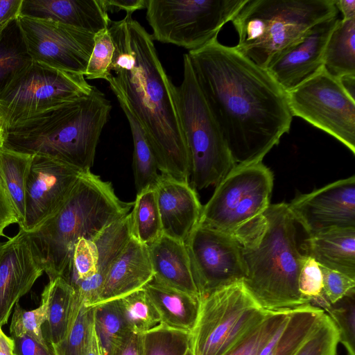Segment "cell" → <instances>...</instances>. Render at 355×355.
<instances>
[{
	"label": "cell",
	"instance_id": "cell-23",
	"mask_svg": "<svg viewBox=\"0 0 355 355\" xmlns=\"http://www.w3.org/2000/svg\"><path fill=\"white\" fill-rule=\"evenodd\" d=\"M148 248L155 280L200 299L185 243L162 234Z\"/></svg>",
	"mask_w": 355,
	"mask_h": 355
},
{
	"label": "cell",
	"instance_id": "cell-46",
	"mask_svg": "<svg viewBox=\"0 0 355 355\" xmlns=\"http://www.w3.org/2000/svg\"><path fill=\"white\" fill-rule=\"evenodd\" d=\"M15 355H53L51 347L46 348L28 335L12 338Z\"/></svg>",
	"mask_w": 355,
	"mask_h": 355
},
{
	"label": "cell",
	"instance_id": "cell-37",
	"mask_svg": "<svg viewBox=\"0 0 355 355\" xmlns=\"http://www.w3.org/2000/svg\"><path fill=\"white\" fill-rule=\"evenodd\" d=\"M335 324L347 355H355V290L324 309Z\"/></svg>",
	"mask_w": 355,
	"mask_h": 355
},
{
	"label": "cell",
	"instance_id": "cell-48",
	"mask_svg": "<svg viewBox=\"0 0 355 355\" xmlns=\"http://www.w3.org/2000/svg\"><path fill=\"white\" fill-rule=\"evenodd\" d=\"M143 334L131 332L116 347L113 355H142Z\"/></svg>",
	"mask_w": 355,
	"mask_h": 355
},
{
	"label": "cell",
	"instance_id": "cell-39",
	"mask_svg": "<svg viewBox=\"0 0 355 355\" xmlns=\"http://www.w3.org/2000/svg\"><path fill=\"white\" fill-rule=\"evenodd\" d=\"M95 328L115 342L121 343L130 331L117 300L105 302L92 307Z\"/></svg>",
	"mask_w": 355,
	"mask_h": 355
},
{
	"label": "cell",
	"instance_id": "cell-55",
	"mask_svg": "<svg viewBox=\"0 0 355 355\" xmlns=\"http://www.w3.org/2000/svg\"><path fill=\"white\" fill-rule=\"evenodd\" d=\"M186 355H193V353H192V351L191 349L188 351V352L187 353Z\"/></svg>",
	"mask_w": 355,
	"mask_h": 355
},
{
	"label": "cell",
	"instance_id": "cell-21",
	"mask_svg": "<svg viewBox=\"0 0 355 355\" xmlns=\"http://www.w3.org/2000/svg\"><path fill=\"white\" fill-rule=\"evenodd\" d=\"M20 15L51 19L94 35L112 21L101 0H23Z\"/></svg>",
	"mask_w": 355,
	"mask_h": 355
},
{
	"label": "cell",
	"instance_id": "cell-28",
	"mask_svg": "<svg viewBox=\"0 0 355 355\" xmlns=\"http://www.w3.org/2000/svg\"><path fill=\"white\" fill-rule=\"evenodd\" d=\"M33 157L0 144V178L13 205L19 228L25 221L26 187Z\"/></svg>",
	"mask_w": 355,
	"mask_h": 355
},
{
	"label": "cell",
	"instance_id": "cell-44",
	"mask_svg": "<svg viewBox=\"0 0 355 355\" xmlns=\"http://www.w3.org/2000/svg\"><path fill=\"white\" fill-rule=\"evenodd\" d=\"M320 268L323 278L322 297L329 305L336 303L355 290V279L338 271L322 266Z\"/></svg>",
	"mask_w": 355,
	"mask_h": 355
},
{
	"label": "cell",
	"instance_id": "cell-51",
	"mask_svg": "<svg viewBox=\"0 0 355 355\" xmlns=\"http://www.w3.org/2000/svg\"><path fill=\"white\" fill-rule=\"evenodd\" d=\"M336 7L343 15V19H355V1L338 0L335 2Z\"/></svg>",
	"mask_w": 355,
	"mask_h": 355
},
{
	"label": "cell",
	"instance_id": "cell-16",
	"mask_svg": "<svg viewBox=\"0 0 355 355\" xmlns=\"http://www.w3.org/2000/svg\"><path fill=\"white\" fill-rule=\"evenodd\" d=\"M288 207L308 236L337 228H355V176L294 198Z\"/></svg>",
	"mask_w": 355,
	"mask_h": 355
},
{
	"label": "cell",
	"instance_id": "cell-33",
	"mask_svg": "<svg viewBox=\"0 0 355 355\" xmlns=\"http://www.w3.org/2000/svg\"><path fill=\"white\" fill-rule=\"evenodd\" d=\"M130 331L144 334L163 325L154 304L142 288L117 299Z\"/></svg>",
	"mask_w": 355,
	"mask_h": 355
},
{
	"label": "cell",
	"instance_id": "cell-36",
	"mask_svg": "<svg viewBox=\"0 0 355 355\" xmlns=\"http://www.w3.org/2000/svg\"><path fill=\"white\" fill-rule=\"evenodd\" d=\"M89 309L83 304L75 290L66 336L62 343L58 345L63 355H85Z\"/></svg>",
	"mask_w": 355,
	"mask_h": 355
},
{
	"label": "cell",
	"instance_id": "cell-26",
	"mask_svg": "<svg viewBox=\"0 0 355 355\" xmlns=\"http://www.w3.org/2000/svg\"><path fill=\"white\" fill-rule=\"evenodd\" d=\"M324 313L311 304L292 309L259 355H295L318 327Z\"/></svg>",
	"mask_w": 355,
	"mask_h": 355
},
{
	"label": "cell",
	"instance_id": "cell-12",
	"mask_svg": "<svg viewBox=\"0 0 355 355\" xmlns=\"http://www.w3.org/2000/svg\"><path fill=\"white\" fill-rule=\"evenodd\" d=\"M293 116L331 135L355 154V98L323 69L287 92Z\"/></svg>",
	"mask_w": 355,
	"mask_h": 355
},
{
	"label": "cell",
	"instance_id": "cell-57",
	"mask_svg": "<svg viewBox=\"0 0 355 355\" xmlns=\"http://www.w3.org/2000/svg\"><path fill=\"white\" fill-rule=\"evenodd\" d=\"M0 245H1V243H0Z\"/></svg>",
	"mask_w": 355,
	"mask_h": 355
},
{
	"label": "cell",
	"instance_id": "cell-42",
	"mask_svg": "<svg viewBox=\"0 0 355 355\" xmlns=\"http://www.w3.org/2000/svg\"><path fill=\"white\" fill-rule=\"evenodd\" d=\"M98 255L93 240L78 239L74 245L70 274L67 281L74 284L92 276L96 270Z\"/></svg>",
	"mask_w": 355,
	"mask_h": 355
},
{
	"label": "cell",
	"instance_id": "cell-8",
	"mask_svg": "<svg viewBox=\"0 0 355 355\" xmlns=\"http://www.w3.org/2000/svg\"><path fill=\"white\" fill-rule=\"evenodd\" d=\"M273 187L271 171L262 162L236 166L202 206L198 224L227 233L240 245L263 223Z\"/></svg>",
	"mask_w": 355,
	"mask_h": 355
},
{
	"label": "cell",
	"instance_id": "cell-40",
	"mask_svg": "<svg viewBox=\"0 0 355 355\" xmlns=\"http://www.w3.org/2000/svg\"><path fill=\"white\" fill-rule=\"evenodd\" d=\"M338 343V329L325 312L318 327L295 355H336Z\"/></svg>",
	"mask_w": 355,
	"mask_h": 355
},
{
	"label": "cell",
	"instance_id": "cell-3",
	"mask_svg": "<svg viewBox=\"0 0 355 355\" xmlns=\"http://www.w3.org/2000/svg\"><path fill=\"white\" fill-rule=\"evenodd\" d=\"M288 205L270 204L259 230L241 245L248 291L266 311L293 309L309 304L298 281L307 257Z\"/></svg>",
	"mask_w": 355,
	"mask_h": 355
},
{
	"label": "cell",
	"instance_id": "cell-18",
	"mask_svg": "<svg viewBox=\"0 0 355 355\" xmlns=\"http://www.w3.org/2000/svg\"><path fill=\"white\" fill-rule=\"evenodd\" d=\"M338 19L336 15L318 22L270 60L266 69L286 92L323 69L324 49Z\"/></svg>",
	"mask_w": 355,
	"mask_h": 355
},
{
	"label": "cell",
	"instance_id": "cell-5",
	"mask_svg": "<svg viewBox=\"0 0 355 355\" xmlns=\"http://www.w3.org/2000/svg\"><path fill=\"white\" fill-rule=\"evenodd\" d=\"M133 205L134 202L118 198L111 182L103 181L91 170L83 172L58 213L31 232L44 257V272L49 280L58 277L67 280L78 239L93 240L128 214Z\"/></svg>",
	"mask_w": 355,
	"mask_h": 355
},
{
	"label": "cell",
	"instance_id": "cell-24",
	"mask_svg": "<svg viewBox=\"0 0 355 355\" xmlns=\"http://www.w3.org/2000/svg\"><path fill=\"white\" fill-rule=\"evenodd\" d=\"M302 248L320 266L355 279V228L332 229L307 236Z\"/></svg>",
	"mask_w": 355,
	"mask_h": 355
},
{
	"label": "cell",
	"instance_id": "cell-34",
	"mask_svg": "<svg viewBox=\"0 0 355 355\" xmlns=\"http://www.w3.org/2000/svg\"><path fill=\"white\" fill-rule=\"evenodd\" d=\"M292 309L268 311L225 355H259L262 348L288 318Z\"/></svg>",
	"mask_w": 355,
	"mask_h": 355
},
{
	"label": "cell",
	"instance_id": "cell-4",
	"mask_svg": "<svg viewBox=\"0 0 355 355\" xmlns=\"http://www.w3.org/2000/svg\"><path fill=\"white\" fill-rule=\"evenodd\" d=\"M112 105L95 86L87 95L3 130L2 144L28 154L58 159L83 171L93 166Z\"/></svg>",
	"mask_w": 355,
	"mask_h": 355
},
{
	"label": "cell",
	"instance_id": "cell-17",
	"mask_svg": "<svg viewBox=\"0 0 355 355\" xmlns=\"http://www.w3.org/2000/svg\"><path fill=\"white\" fill-rule=\"evenodd\" d=\"M45 270L42 253L32 233L19 228L0 245V326Z\"/></svg>",
	"mask_w": 355,
	"mask_h": 355
},
{
	"label": "cell",
	"instance_id": "cell-15",
	"mask_svg": "<svg viewBox=\"0 0 355 355\" xmlns=\"http://www.w3.org/2000/svg\"><path fill=\"white\" fill-rule=\"evenodd\" d=\"M33 155L26 187L25 221L21 227L30 232L58 213L85 172L53 157Z\"/></svg>",
	"mask_w": 355,
	"mask_h": 355
},
{
	"label": "cell",
	"instance_id": "cell-11",
	"mask_svg": "<svg viewBox=\"0 0 355 355\" xmlns=\"http://www.w3.org/2000/svg\"><path fill=\"white\" fill-rule=\"evenodd\" d=\"M94 86L81 74L33 62L0 94L2 130L12 128L78 97Z\"/></svg>",
	"mask_w": 355,
	"mask_h": 355
},
{
	"label": "cell",
	"instance_id": "cell-19",
	"mask_svg": "<svg viewBox=\"0 0 355 355\" xmlns=\"http://www.w3.org/2000/svg\"><path fill=\"white\" fill-rule=\"evenodd\" d=\"M162 234L185 243L198 224L202 206L189 182L167 177L155 187Z\"/></svg>",
	"mask_w": 355,
	"mask_h": 355
},
{
	"label": "cell",
	"instance_id": "cell-54",
	"mask_svg": "<svg viewBox=\"0 0 355 355\" xmlns=\"http://www.w3.org/2000/svg\"><path fill=\"white\" fill-rule=\"evenodd\" d=\"M3 130L0 128V144L2 142Z\"/></svg>",
	"mask_w": 355,
	"mask_h": 355
},
{
	"label": "cell",
	"instance_id": "cell-7",
	"mask_svg": "<svg viewBox=\"0 0 355 355\" xmlns=\"http://www.w3.org/2000/svg\"><path fill=\"white\" fill-rule=\"evenodd\" d=\"M182 128L190 159L191 186L217 185L236 165L199 85L187 53L183 79L175 86Z\"/></svg>",
	"mask_w": 355,
	"mask_h": 355
},
{
	"label": "cell",
	"instance_id": "cell-32",
	"mask_svg": "<svg viewBox=\"0 0 355 355\" xmlns=\"http://www.w3.org/2000/svg\"><path fill=\"white\" fill-rule=\"evenodd\" d=\"M130 214L132 236L139 242L148 246L162 235L155 188L137 194Z\"/></svg>",
	"mask_w": 355,
	"mask_h": 355
},
{
	"label": "cell",
	"instance_id": "cell-22",
	"mask_svg": "<svg viewBox=\"0 0 355 355\" xmlns=\"http://www.w3.org/2000/svg\"><path fill=\"white\" fill-rule=\"evenodd\" d=\"M131 236L130 212L110 224L93 239L98 255L96 272L90 277L72 285L86 307H93L98 302L108 270Z\"/></svg>",
	"mask_w": 355,
	"mask_h": 355
},
{
	"label": "cell",
	"instance_id": "cell-2",
	"mask_svg": "<svg viewBox=\"0 0 355 355\" xmlns=\"http://www.w3.org/2000/svg\"><path fill=\"white\" fill-rule=\"evenodd\" d=\"M114 50L107 78L125 98L155 155L161 175L189 182L190 159L177 105L175 86L150 34L132 14L108 27Z\"/></svg>",
	"mask_w": 355,
	"mask_h": 355
},
{
	"label": "cell",
	"instance_id": "cell-38",
	"mask_svg": "<svg viewBox=\"0 0 355 355\" xmlns=\"http://www.w3.org/2000/svg\"><path fill=\"white\" fill-rule=\"evenodd\" d=\"M41 300L40 306L31 311L25 310L18 302L15 305L10 334L11 338L28 335L50 348L42 333V326L47 320V303L44 297H41Z\"/></svg>",
	"mask_w": 355,
	"mask_h": 355
},
{
	"label": "cell",
	"instance_id": "cell-35",
	"mask_svg": "<svg viewBox=\"0 0 355 355\" xmlns=\"http://www.w3.org/2000/svg\"><path fill=\"white\" fill-rule=\"evenodd\" d=\"M191 334L164 325L143 334L142 355H186Z\"/></svg>",
	"mask_w": 355,
	"mask_h": 355
},
{
	"label": "cell",
	"instance_id": "cell-52",
	"mask_svg": "<svg viewBox=\"0 0 355 355\" xmlns=\"http://www.w3.org/2000/svg\"><path fill=\"white\" fill-rule=\"evenodd\" d=\"M15 344L11 337H8L0 326V355H15Z\"/></svg>",
	"mask_w": 355,
	"mask_h": 355
},
{
	"label": "cell",
	"instance_id": "cell-50",
	"mask_svg": "<svg viewBox=\"0 0 355 355\" xmlns=\"http://www.w3.org/2000/svg\"><path fill=\"white\" fill-rule=\"evenodd\" d=\"M85 355H102L94 327L92 307L89 311V324Z\"/></svg>",
	"mask_w": 355,
	"mask_h": 355
},
{
	"label": "cell",
	"instance_id": "cell-10",
	"mask_svg": "<svg viewBox=\"0 0 355 355\" xmlns=\"http://www.w3.org/2000/svg\"><path fill=\"white\" fill-rule=\"evenodd\" d=\"M248 0H148L153 40L199 49L231 21Z\"/></svg>",
	"mask_w": 355,
	"mask_h": 355
},
{
	"label": "cell",
	"instance_id": "cell-6",
	"mask_svg": "<svg viewBox=\"0 0 355 355\" xmlns=\"http://www.w3.org/2000/svg\"><path fill=\"white\" fill-rule=\"evenodd\" d=\"M336 0H248L231 21L234 47L265 68L280 51L318 22L338 15Z\"/></svg>",
	"mask_w": 355,
	"mask_h": 355
},
{
	"label": "cell",
	"instance_id": "cell-31",
	"mask_svg": "<svg viewBox=\"0 0 355 355\" xmlns=\"http://www.w3.org/2000/svg\"><path fill=\"white\" fill-rule=\"evenodd\" d=\"M32 63L15 19L0 35V94Z\"/></svg>",
	"mask_w": 355,
	"mask_h": 355
},
{
	"label": "cell",
	"instance_id": "cell-27",
	"mask_svg": "<svg viewBox=\"0 0 355 355\" xmlns=\"http://www.w3.org/2000/svg\"><path fill=\"white\" fill-rule=\"evenodd\" d=\"M128 121L133 140L132 167L137 194L154 189L161 178L157 161L139 121L132 113L123 96L116 89H111Z\"/></svg>",
	"mask_w": 355,
	"mask_h": 355
},
{
	"label": "cell",
	"instance_id": "cell-25",
	"mask_svg": "<svg viewBox=\"0 0 355 355\" xmlns=\"http://www.w3.org/2000/svg\"><path fill=\"white\" fill-rule=\"evenodd\" d=\"M143 288L156 308L164 326L191 334L199 314V297L165 285L154 278Z\"/></svg>",
	"mask_w": 355,
	"mask_h": 355
},
{
	"label": "cell",
	"instance_id": "cell-20",
	"mask_svg": "<svg viewBox=\"0 0 355 355\" xmlns=\"http://www.w3.org/2000/svg\"><path fill=\"white\" fill-rule=\"evenodd\" d=\"M153 277L148 246L131 236L110 266L96 305L141 289Z\"/></svg>",
	"mask_w": 355,
	"mask_h": 355
},
{
	"label": "cell",
	"instance_id": "cell-45",
	"mask_svg": "<svg viewBox=\"0 0 355 355\" xmlns=\"http://www.w3.org/2000/svg\"><path fill=\"white\" fill-rule=\"evenodd\" d=\"M14 223H18L17 214L0 178V236H4L5 229Z\"/></svg>",
	"mask_w": 355,
	"mask_h": 355
},
{
	"label": "cell",
	"instance_id": "cell-47",
	"mask_svg": "<svg viewBox=\"0 0 355 355\" xmlns=\"http://www.w3.org/2000/svg\"><path fill=\"white\" fill-rule=\"evenodd\" d=\"M23 0H0V35L21 14Z\"/></svg>",
	"mask_w": 355,
	"mask_h": 355
},
{
	"label": "cell",
	"instance_id": "cell-14",
	"mask_svg": "<svg viewBox=\"0 0 355 355\" xmlns=\"http://www.w3.org/2000/svg\"><path fill=\"white\" fill-rule=\"evenodd\" d=\"M185 244L200 300L218 288L243 280L241 247L232 236L198 224Z\"/></svg>",
	"mask_w": 355,
	"mask_h": 355
},
{
	"label": "cell",
	"instance_id": "cell-1",
	"mask_svg": "<svg viewBox=\"0 0 355 355\" xmlns=\"http://www.w3.org/2000/svg\"><path fill=\"white\" fill-rule=\"evenodd\" d=\"M187 55L236 165L262 162L290 130L287 92L266 69L218 37Z\"/></svg>",
	"mask_w": 355,
	"mask_h": 355
},
{
	"label": "cell",
	"instance_id": "cell-41",
	"mask_svg": "<svg viewBox=\"0 0 355 355\" xmlns=\"http://www.w3.org/2000/svg\"><path fill=\"white\" fill-rule=\"evenodd\" d=\"M94 48L90 55L85 78L86 80L103 79L111 76L110 66L114 50L108 28L94 35Z\"/></svg>",
	"mask_w": 355,
	"mask_h": 355
},
{
	"label": "cell",
	"instance_id": "cell-9",
	"mask_svg": "<svg viewBox=\"0 0 355 355\" xmlns=\"http://www.w3.org/2000/svg\"><path fill=\"white\" fill-rule=\"evenodd\" d=\"M267 311L254 300L243 280L203 297L191 334L193 355H225Z\"/></svg>",
	"mask_w": 355,
	"mask_h": 355
},
{
	"label": "cell",
	"instance_id": "cell-43",
	"mask_svg": "<svg viewBox=\"0 0 355 355\" xmlns=\"http://www.w3.org/2000/svg\"><path fill=\"white\" fill-rule=\"evenodd\" d=\"M298 286L302 297L309 304H318L322 309L329 306L322 297L323 278L320 266L310 256H307L302 268Z\"/></svg>",
	"mask_w": 355,
	"mask_h": 355
},
{
	"label": "cell",
	"instance_id": "cell-30",
	"mask_svg": "<svg viewBox=\"0 0 355 355\" xmlns=\"http://www.w3.org/2000/svg\"><path fill=\"white\" fill-rule=\"evenodd\" d=\"M323 69L337 79L355 75V19L336 22L324 49Z\"/></svg>",
	"mask_w": 355,
	"mask_h": 355
},
{
	"label": "cell",
	"instance_id": "cell-49",
	"mask_svg": "<svg viewBox=\"0 0 355 355\" xmlns=\"http://www.w3.org/2000/svg\"><path fill=\"white\" fill-rule=\"evenodd\" d=\"M148 0H101V3L108 12L113 10H124L132 14L138 10L146 8Z\"/></svg>",
	"mask_w": 355,
	"mask_h": 355
},
{
	"label": "cell",
	"instance_id": "cell-56",
	"mask_svg": "<svg viewBox=\"0 0 355 355\" xmlns=\"http://www.w3.org/2000/svg\"><path fill=\"white\" fill-rule=\"evenodd\" d=\"M0 128H1V127L0 126Z\"/></svg>",
	"mask_w": 355,
	"mask_h": 355
},
{
	"label": "cell",
	"instance_id": "cell-53",
	"mask_svg": "<svg viewBox=\"0 0 355 355\" xmlns=\"http://www.w3.org/2000/svg\"><path fill=\"white\" fill-rule=\"evenodd\" d=\"M53 353V355H63L62 352L59 346L51 345H49Z\"/></svg>",
	"mask_w": 355,
	"mask_h": 355
},
{
	"label": "cell",
	"instance_id": "cell-29",
	"mask_svg": "<svg viewBox=\"0 0 355 355\" xmlns=\"http://www.w3.org/2000/svg\"><path fill=\"white\" fill-rule=\"evenodd\" d=\"M74 293V287L62 277L49 280L43 289L41 297L47 303L44 337L49 345H59L64 339Z\"/></svg>",
	"mask_w": 355,
	"mask_h": 355
},
{
	"label": "cell",
	"instance_id": "cell-13",
	"mask_svg": "<svg viewBox=\"0 0 355 355\" xmlns=\"http://www.w3.org/2000/svg\"><path fill=\"white\" fill-rule=\"evenodd\" d=\"M17 23L33 62L85 75L94 34L51 19L21 15Z\"/></svg>",
	"mask_w": 355,
	"mask_h": 355
}]
</instances>
